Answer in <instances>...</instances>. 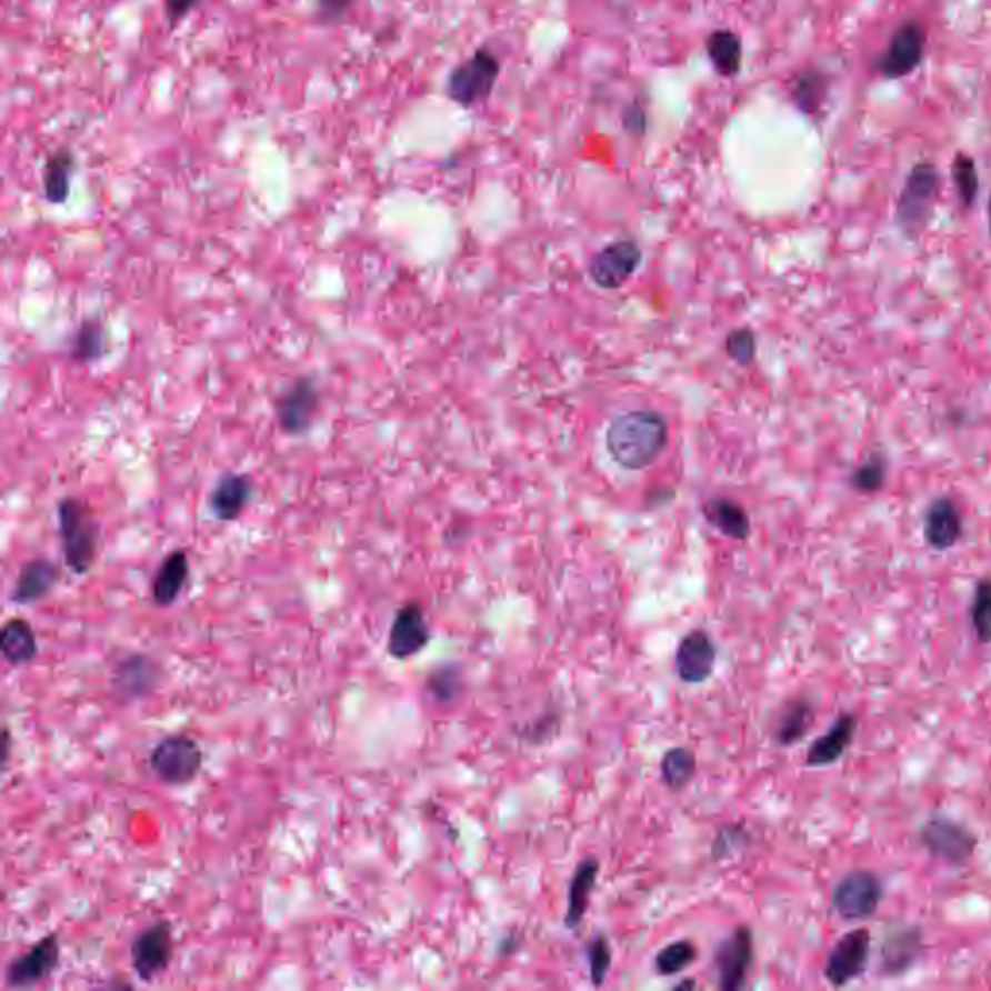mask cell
<instances>
[{"mask_svg": "<svg viewBox=\"0 0 991 991\" xmlns=\"http://www.w3.org/2000/svg\"><path fill=\"white\" fill-rule=\"evenodd\" d=\"M252 496V482L244 474L229 473L219 479L210 496V508L221 521H234L247 508Z\"/></svg>", "mask_w": 991, "mask_h": 991, "instance_id": "25", "label": "cell"}, {"mask_svg": "<svg viewBox=\"0 0 991 991\" xmlns=\"http://www.w3.org/2000/svg\"><path fill=\"white\" fill-rule=\"evenodd\" d=\"M59 962H61L59 935L47 933L26 953L16 954L14 959H10L4 969V985L12 990L36 988L53 977L54 970L59 969Z\"/></svg>", "mask_w": 991, "mask_h": 991, "instance_id": "7", "label": "cell"}, {"mask_svg": "<svg viewBox=\"0 0 991 991\" xmlns=\"http://www.w3.org/2000/svg\"><path fill=\"white\" fill-rule=\"evenodd\" d=\"M427 690H429L430 695L438 703L456 701L459 698V693H461L459 670L456 667H450V664L432 670L429 678H427Z\"/></svg>", "mask_w": 991, "mask_h": 991, "instance_id": "36", "label": "cell"}, {"mask_svg": "<svg viewBox=\"0 0 991 991\" xmlns=\"http://www.w3.org/2000/svg\"><path fill=\"white\" fill-rule=\"evenodd\" d=\"M587 959H589V970H591V982L594 988H601L604 980L609 977L610 964H612V951L607 935H594L587 947Z\"/></svg>", "mask_w": 991, "mask_h": 991, "instance_id": "37", "label": "cell"}, {"mask_svg": "<svg viewBox=\"0 0 991 991\" xmlns=\"http://www.w3.org/2000/svg\"><path fill=\"white\" fill-rule=\"evenodd\" d=\"M163 678L159 662L146 653H132L117 662L111 674V690L114 698L124 703H134L150 698Z\"/></svg>", "mask_w": 991, "mask_h": 991, "instance_id": "12", "label": "cell"}, {"mask_svg": "<svg viewBox=\"0 0 991 991\" xmlns=\"http://www.w3.org/2000/svg\"><path fill=\"white\" fill-rule=\"evenodd\" d=\"M202 0H163L167 20L171 26L182 22Z\"/></svg>", "mask_w": 991, "mask_h": 991, "instance_id": "42", "label": "cell"}, {"mask_svg": "<svg viewBox=\"0 0 991 991\" xmlns=\"http://www.w3.org/2000/svg\"><path fill=\"white\" fill-rule=\"evenodd\" d=\"M0 651L8 664L22 667L38 657L36 630L26 618H10L0 630Z\"/></svg>", "mask_w": 991, "mask_h": 991, "instance_id": "24", "label": "cell"}, {"mask_svg": "<svg viewBox=\"0 0 991 991\" xmlns=\"http://www.w3.org/2000/svg\"><path fill=\"white\" fill-rule=\"evenodd\" d=\"M829 96V78L818 68L798 72L790 86V99L800 113L815 117L821 113Z\"/></svg>", "mask_w": 991, "mask_h": 991, "instance_id": "26", "label": "cell"}, {"mask_svg": "<svg viewBox=\"0 0 991 991\" xmlns=\"http://www.w3.org/2000/svg\"><path fill=\"white\" fill-rule=\"evenodd\" d=\"M988 218H990V234H991V196H990V202H988Z\"/></svg>", "mask_w": 991, "mask_h": 991, "instance_id": "45", "label": "cell"}, {"mask_svg": "<svg viewBox=\"0 0 991 991\" xmlns=\"http://www.w3.org/2000/svg\"><path fill=\"white\" fill-rule=\"evenodd\" d=\"M748 842H750V837L743 831L742 827H722L721 831L717 833V839H714L713 842V858L714 860H727V858H732L737 854L738 850L743 849Z\"/></svg>", "mask_w": 991, "mask_h": 991, "instance_id": "39", "label": "cell"}, {"mask_svg": "<svg viewBox=\"0 0 991 991\" xmlns=\"http://www.w3.org/2000/svg\"><path fill=\"white\" fill-rule=\"evenodd\" d=\"M320 393L312 378H299L278 399L279 427L287 434H304L314 422Z\"/></svg>", "mask_w": 991, "mask_h": 991, "instance_id": "14", "label": "cell"}, {"mask_svg": "<svg viewBox=\"0 0 991 991\" xmlns=\"http://www.w3.org/2000/svg\"><path fill=\"white\" fill-rule=\"evenodd\" d=\"M202 763V748L187 734L166 737L150 751L151 773L167 787H184L194 781Z\"/></svg>", "mask_w": 991, "mask_h": 991, "instance_id": "4", "label": "cell"}, {"mask_svg": "<svg viewBox=\"0 0 991 991\" xmlns=\"http://www.w3.org/2000/svg\"><path fill=\"white\" fill-rule=\"evenodd\" d=\"M698 771V759L688 748H672L662 755L661 779L670 790L680 792L685 789Z\"/></svg>", "mask_w": 991, "mask_h": 991, "instance_id": "31", "label": "cell"}, {"mask_svg": "<svg viewBox=\"0 0 991 991\" xmlns=\"http://www.w3.org/2000/svg\"><path fill=\"white\" fill-rule=\"evenodd\" d=\"M698 959V947L691 939H680L661 949L654 957V970L661 977H674Z\"/></svg>", "mask_w": 991, "mask_h": 991, "instance_id": "33", "label": "cell"}, {"mask_svg": "<svg viewBox=\"0 0 991 991\" xmlns=\"http://www.w3.org/2000/svg\"><path fill=\"white\" fill-rule=\"evenodd\" d=\"M500 61L489 49L474 51L451 70L446 82L448 98L461 107H473L490 98L500 76Z\"/></svg>", "mask_w": 991, "mask_h": 991, "instance_id": "3", "label": "cell"}, {"mask_svg": "<svg viewBox=\"0 0 991 991\" xmlns=\"http://www.w3.org/2000/svg\"><path fill=\"white\" fill-rule=\"evenodd\" d=\"M727 353L730 359H734L738 364L748 367L753 357H755V339L750 330H737L730 333L727 339Z\"/></svg>", "mask_w": 991, "mask_h": 991, "instance_id": "40", "label": "cell"}, {"mask_svg": "<svg viewBox=\"0 0 991 991\" xmlns=\"http://www.w3.org/2000/svg\"><path fill=\"white\" fill-rule=\"evenodd\" d=\"M924 53L925 30L917 20H910L894 30L893 38L873 62V68L887 80L907 78L922 64Z\"/></svg>", "mask_w": 991, "mask_h": 991, "instance_id": "10", "label": "cell"}, {"mask_svg": "<svg viewBox=\"0 0 991 991\" xmlns=\"http://www.w3.org/2000/svg\"><path fill=\"white\" fill-rule=\"evenodd\" d=\"M59 581V568L51 560L38 558L31 562L23 563L22 570L16 579L14 591H12V602L20 607L36 604L43 601L47 594L53 591V587Z\"/></svg>", "mask_w": 991, "mask_h": 991, "instance_id": "21", "label": "cell"}, {"mask_svg": "<svg viewBox=\"0 0 991 991\" xmlns=\"http://www.w3.org/2000/svg\"><path fill=\"white\" fill-rule=\"evenodd\" d=\"M920 842L931 857L961 868L977 852V834L949 818H931L920 829Z\"/></svg>", "mask_w": 991, "mask_h": 991, "instance_id": "9", "label": "cell"}, {"mask_svg": "<svg viewBox=\"0 0 991 991\" xmlns=\"http://www.w3.org/2000/svg\"><path fill=\"white\" fill-rule=\"evenodd\" d=\"M190 575V562L184 550H174L159 565L156 578L151 581V601L161 609L173 607L181 597Z\"/></svg>", "mask_w": 991, "mask_h": 991, "instance_id": "22", "label": "cell"}, {"mask_svg": "<svg viewBox=\"0 0 991 991\" xmlns=\"http://www.w3.org/2000/svg\"><path fill=\"white\" fill-rule=\"evenodd\" d=\"M173 924L169 920H156L140 931L130 947V962L136 977L143 984H151L173 962Z\"/></svg>", "mask_w": 991, "mask_h": 991, "instance_id": "6", "label": "cell"}, {"mask_svg": "<svg viewBox=\"0 0 991 991\" xmlns=\"http://www.w3.org/2000/svg\"><path fill=\"white\" fill-rule=\"evenodd\" d=\"M683 988H690V990H693V988H695V982H693V980H685V982H682V984H678L674 990H683Z\"/></svg>", "mask_w": 991, "mask_h": 991, "instance_id": "44", "label": "cell"}, {"mask_svg": "<svg viewBox=\"0 0 991 991\" xmlns=\"http://www.w3.org/2000/svg\"><path fill=\"white\" fill-rule=\"evenodd\" d=\"M815 713L808 699H794L784 705L777 722L774 738L781 745H794L810 732Z\"/></svg>", "mask_w": 991, "mask_h": 991, "instance_id": "30", "label": "cell"}, {"mask_svg": "<svg viewBox=\"0 0 991 991\" xmlns=\"http://www.w3.org/2000/svg\"><path fill=\"white\" fill-rule=\"evenodd\" d=\"M883 894H885L883 883L873 871L854 870L834 885L831 901L839 917L857 922L878 912Z\"/></svg>", "mask_w": 991, "mask_h": 991, "instance_id": "8", "label": "cell"}, {"mask_svg": "<svg viewBox=\"0 0 991 991\" xmlns=\"http://www.w3.org/2000/svg\"><path fill=\"white\" fill-rule=\"evenodd\" d=\"M925 541L931 549H953L962 534V515L957 503L949 498H938L925 511Z\"/></svg>", "mask_w": 991, "mask_h": 991, "instance_id": "20", "label": "cell"}, {"mask_svg": "<svg viewBox=\"0 0 991 991\" xmlns=\"http://www.w3.org/2000/svg\"><path fill=\"white\" fill-rule=\"evenodd\" d=\"M717 647L703 630H693L678 645L677 674L685 683H703L713 674Z\"/></svg>", "mask_w": 991, "mask_h": 991, "instance_id": "17", "label": "cell"}, {"mask_svg": "<svg viewBox=\"0 0 991 991\" xmlns=\"http://www.w3.org/2000/svg\"><path fill=\"white\" fill-rule=\"evenodd\" d=\"M354 0H316V16L323 23H338L346 18Z\"/></svg>", "mask_w": 991, "mask_h": 991, "instance_id": "41", "label": "cell"}, {"mask_svg": "<svg viewBox=\"0 0 991 991\" xmlns=\"http://www.w3.org/2000/svg\"><path fill=\"white\" fill-rule=\"evenodd\" d=\"M707 521L730 539L743 541L750 534V518L742 505L729 498H713L703 505Z\"/></svg>", "mask_w": 991, "mask_h": 991, "instance_id": "28", "label": "cell"}, {"mask_svg": "<svg viewBox=\"0 0 991 991\" xmlns=\"http://www.w3.org/2000/svg\"><path fill=\"white\" fill-rule=\"evenodd\" d=\"M74 156L68 148L54 151L47 159L46 173H43V190L46 198L51 203H64L70 196V184L74 174Z\"/></svg>", "mask_w": 991, "mask_h": 991, "instance_id": "29", "label": "cell"}, {"mask_svg": "<svg viewBox=\"0 0 991 991\" xmlns=\"http://www.w3.org/2000/svg\"><path fill=\"white\" fill-rule=\"evenodd\" d=\"M924 949V933L917 925H902L889 931L881 943V970L887 977H901L917 964Z\"/></svg>", "mask_w": 991, "mask_h": 991, "instance_id": "18", "label": "cell"}, {"mask_svg": "<svg viewBox=\"0 0 991 991\" xmlns=\"http://www.w3.org/2000/svg\"><path fill=\"white\" fill-rule=\"evenodd\" d=\"M857 714L842 713L823 737L813 740L805 753V763L810 767L833 765L849 751L857 737Z\"/></svg>", "mask_w": 991, "mask_h": 991, "instance_id": "19", "label": "cell"}, {"mask_svg": "<svg viewBox=\"0 0 991 991\" xmlns=\"http://www.w3.org/2000/svg\"><path fill=\"white\" fill-rule=\"evenodd\" d=\"M103 346H106V338H103L101 322L99 320H86L76 331L74 338H72L70 353H72V359L76 362L88 364V362H96L101 359Z\"/></svg>", "mask_w": 991, "mask_h": 991, "instance_id": "32", "label": "cell"}, {"mask_svg": "<svg viewBox=\"0 0 991 991\" xmlns=\"http://www.w3.org/2000/svg\"><path fill=\"white\" fill-rule=\"evenodd\" d=\"M430 643V628L419 602H407L396 612L388 635V653L398 661L422 653Z\"/></svg>", "mask_w": 991, "mask_h": 991, "instance_id": "15", "label": "cell"}, {"mask_svg": "<svg viewBox=\"0 0 991 991\" xmlns=\"http://www.w3.org/2000/svg\"><path fill=\"white\" fill-rule=\"evenodd\" d=\"M625 128L633 134L645 132V107L633 106L625 114Z\"/></svg>", "mask_w": 991, "mask_h": 991, "instance_id": "43", "label": "cell"}, {"mask_svg": "<svg viewBox=\"0 0 991 991\" xmlns=\"http://www.w3.org/2000/svg\"><path fill=\"white\" fill-rule=\"evenodd\" d=\"M709 61L717 74L722 78H734L742 70V39L732 30H714L705 41Z\"/></svg>", "mask_w": 991, "mask_h": 991, "instance_id": "27", "label": "cell"}, {"mask_svg": "<svg viewBox=\"0 0 991 991\" xmlns=\"http://www.w3.org/2000/svg\"><path fill=\"white\" fill-rule=\"evenodd\" d=\"M669 443V424L653 411H633L617 417L607 432L610 456L618 466L639 471L653 466Z\"/></svg>", "mask_w": 991, "mask_h": 991, "instance_id": "1", "label": "cell"}, {"mask_svg": "<svg viewBox=\"0 0 991 991\" xmlns=\"http://www.w3.org/2000/svg\"><path fill=\"white\" fill-rule=\"evenodd\" d=\"M871 933L865 928H858L837 941L833 951L827 959V982L834 988H844L852 980L862 977L870 961Z\"/></svg>", "mask_w": 991, "mask_h": 991, "instance_id": "13", "label": "cell"}, {"mask_svg": "<svg viewBox=\"0 0 991 991\" xmlns=\"http://www.w3.org/2000/svg\"><path fill=\"white\" fill-rule=\"evenodd\" d=\"M970 622L980 643H991V579H980L970 604Z\"/></svg>", "mask_w": 991, "mask_h": 991, "instance_id": "34", "label": "cell"}, {"mask_svg": "<svg viewBox=\"0 0 991 991\" xmlns=\"http://www.w3.org/2000/svg\"><path fill=\"white\" fill-rule=\"evenodd\" d=\"M639 262H641V250L638 244L620 241L594 256L589 271L597 286L602 289H618L631 278L633 271L638 270Z\"/></svg>", "mask_w": 991, "mask_h": 991, "instance_id": "16", "label": "cell"}, {"mask_svg": "<svg viewBox=\"0 0 991 991\" xmlns=\"http://www.w3.org/2000/svg\"><path fill=\"white\" fill-rule=\"evenodd\" d=\"M601 864L593 857H587L579 862L575 873L571 878L570 889H568V909L563 917V924L568 930H578L583 918H585L589 899L593 893L594 883L599 878Z\"/></svg>", "mask_w": 991, "mask_h": 991, "instance_id": "23", "label": "cell"}, {"mask_svg": "<svg viewBox=\"0 0 991 991\" xmlns=\"http://www.w3.org/2000/svg\"><path fill=\"white\" fill-rule=\"evenodd\" d=\"M753 962V933L748 925H738L714 951V969L722 991L743 990Z\"/></svg>", "mask_w": 991, "mask_h": 991, "instance_id": "11", "label": "cell"}, {"mask_svg": "<svg viewBox=\"0 0 991 991\" xmlns=\"http://www.w3.org/2000/svg\"><path fill=\"white\" fill-rule=\"evenodd\" d=\"M939 190V173L930 163H920L910 171L897 202V223L907 237L922 233Z\"/></svg>", "mask_w": 991, "mask_h": 991, "instance_id": "5", "label": "cell"}, {"mask_svg": "<svg viewBox=\"0 0 991 991\" xmlns=\"http://www.w3.org/2000/svg\"><path fill=\"white\" fill-rule=\"evenodd\" d=\"M885 461L881 458L868 459L852 474V484L858 492L871 494L885 484Z\"/></svg>", "mask_w": 991, "mask_h": 991, "instance_id": "38", "label": "cell"}, {"mask_svg": "<svg viewBox=\"0 0 991 991\" xmlns=\"http://www.w3.org/2000/svg\"><path fill=\"white\" fill-rule=\"evenodd\" d=\"M59 529L68 570L83 575L93 568L99 552V525L88 508L76 498L59 502Z\"/></svg>", "mask_w": 991, "mask_h": 991, "instance_id": "2", "label": "cell"}, {"mask_svg": "<svg viewBox=\"0 0 991 991\" xmlns=\"http://www.w3.org/2000/svg\"><path fill=\"white\" fill-rule=\"evenodd\" d=\"M953 182L957 188V194L961 198L964 208H972V203L977 202L978 190H980V181H978V171L974 161L967 153H957L953 161Z\"/></svg>", "mask_w": 991, "mask_h": 991, "instance_id": "35", "label": "cell"}]
</instances>
